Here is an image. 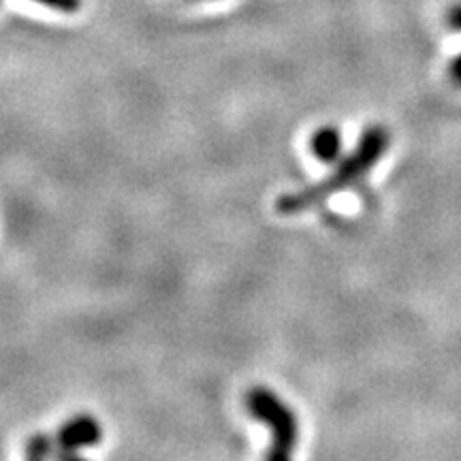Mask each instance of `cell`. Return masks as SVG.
<instances>
[{
  "label": "cell",
  "instance_id": "1",
  "mask_svg": "<svg viewBox=\"0 0 461 461\" xmlns=\"http://www.w3.org/2000/svg\"><path fill=\"white\" fill-rule=\"evenodd\" d=\"M391 143V135L384 126L374 124L370 129L363 131L359 143H357L353 152L346 157L342 163L336 167V171L331 173L327 180H322L314 186L299 190V193L285 194L276 203V210L285 216H295L303 214V212L312 210V207L321 205L322 201H327L339 190L348 188L350 184L359 182L374 165L383 158V154L387 152Z\"/></svg>",
  "mask_w": 461,
  "mask_h": 461
},
{
  "label": "cell",
  "instance_id": "2",
  "mask_svg": "<svg viewBox=\"0 0 461 461\" xmlns=\"http://www.w3.org/2000/svg\"><path fill=\"white\" fill-rule=\"evenodd\" d=\"M248 412L263 420L272 429V448L267 451V459L285 461L293 455L299 438L297 417L272 389L255 387L246 395Z\"/></svg>",
  "mask_w": 461,
  "mask_h": 461
},
{
  "label": "cell",
  "instance_id": "3",
  "mask_svg": "<svg viewBox=\"0 0 461 461\" xmlns=\"http://www.w3.org/2000/svg\"><path fill=\"white\" fill-rule=\"evenodd\" d=\"M103 438L101 423L90 414H77V417L68 419L56 434L58 453L56 457H77L82 448L96 447Z\"/></svg>",
  "mask_w": 461,
  "mask_h": 461
},
{
  "label": "cell",
  "instance_id": "4",
  "mask_svg": "<svg viewBox=\"0 0 461 461\" xmlns=\"http://www.w3.org/2000/svg\"><path fill=\"white\" fill-rule=\"evenodd\" d=\"M312 146L314 157L321 160V163H336L342 157V132H339L338 126H321L319 131L312 135Z\"/></svg>",
  "mask_w": 461,
  "mask_h": 461
},
{
  "label": "cell",
  "instance_id": "5",
  "mask_svg": "<svg viewBox=\"0 0 461 461\" xmlns=\"http://www.w3.org/2000/svg\"><path fill=\"white\" fill-rule=\"evenodd\" d=\"M58 453L56 438L48 434H34L26 442V457L28 459H45Z\"/></svg>",
  "mask_w": 461,
  "mask_h": 461
},
{
  "label": "cell",
  "instance_id": "6",
  "mask_svg": "<svg viewBox=\"0 0 461 461\" xmlns=\"http://www.w3.org/2000/svg\"><path fill=\"white\" fill-rule=\"evenodd\" d=\"M447 22H448V26L455 28V31H461V5H455V7H451V11H448V15H447ZM451 77L455 84L461 86V56L453 60Z\"/></svg>",
  "mask_w": 461,
  "mask_h": 461
},
{
  "label": "cell",
  "instance_id": "7",
  "mask_svg": "<svg viewBox=\"0 0 461 461\" xmlns=\"http://www.w3.org/2000/svg\"><path fill=\"white\" fill-rule=\"evenodd\" d=\"M34 3H41L45 7L65 11V14H75L82 7V0H34Z\"/></svg>",
  "mask_w": 461,
  "mask_h": 461
}]
</instances>
